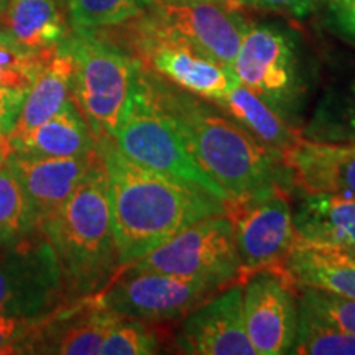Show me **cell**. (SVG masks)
Returning <instances> with one entry per match:
<instances>
[{"mask_svg":"<svg viewBox=\"0 0 355 355\" xmlns=\"http://www.w3.org/2000/svg\"><path fill=\"white\" fill-rule=\"evenodd\" d=\"M40 229L58 257L71 301L97 295L121 272L102 155L74 193L40 219Z\"/></svg>","mask_w":355,"mask_h":355,"instance_id":"3957f363","label":"cell"},{"mask_svg":"<svg viewBox=\"0 0 355 355\" xmlns=\"http://www.w3.org/2000/svg\"><path fill=\"white\" fill-rule=\"evenodd\" d=\"M66 46L74 60L73 101L96 144L112 141L139 86L141 61L92 32H76Z\"/></svg>","mask_w":355,"mask_h":355,"instance_id":"277c9868","label":"cell"},{"mask_svg":"<svg viewBox=\"0 0 355 355\" xmlns=\"http://www.w3.org/2000/svg\"><path fill=\"white\" fill-rule=\"evenodd\" d=\"M119 314L102 308L94 296L63 306L44 319L32 354L96 355Z\"/></svg>","mask_w":355,"mask_h":355,"instance_id":"e0dca14e","label":"cell"},{"mask_svg":"<svg viewBox=\"0 0 355 355\" xmlns=\"http://www.w3.org/2000/svg\"><path fill=\"white\" fill-rule=\"evenodd\" d=\"M163 331L159 324L119 316L110 327L101 354L104 355H150L162 349Z\"/></svg>","mask_w":355,"mask_h":355,"instance_id":"83f0119b","label":"cell"},{"mask_svg":"<svg viewBox=\"0 0 355 355\" xmlns=\"http://www.w3.org/2000/svg\"><path fill=\"white\" fill-rule=\"evenodd\" d=\"M139 2H140L141 7H148V6H153L155 0H139Z\"/></svg>","mask_w":355,"mask_h":355,"instance_id":"8d00e7d4","label":"cell"},{"mask_svg":"<svg viewBox=\"0 0 355 355\" xmlns=\"http://www.w3.org/2000/svg\"><path fill=\"white\" fill-rule=\"evenodd\" d=\"M324 6L332 32L355 44V0H326Z\"/></svg>","mask_w":355,"mask_h":355,"instance_id":"1f68e13d","label":"cell"},{"mask_svg":"<svg viewBox=\"0 0 355 355\" xmlns=\"http://www.w3.org/2000/svg\"><path fill=\"white\" fill-rule=\"evenodd\" d=\"M43 321L0 313V354H32L33 340Z\"/></svg>","mask_w":355,"mask_h":355,"instance_id":"4dcf8cb0","label":"cell"},{"mask_svg":"<svg viewBox=\"0 0 355 355\" xmlns=\"http://www.w3.org/2000/svg\"><path fill=\"white\" fill-rule=\"evenodd\" d=\"M128 266L204 279L227 288L241 282V260L227 214L191 224Z\"/></svg>","mask_w":355,"mask_h":355,"instance_id":"ba28073f","label":"cell"},{"mask_svg":"<svg viewBox=\"0 0 355 355\" xmlns=\"http://www.w3.org/2000/svg\"><path fill=\"white\" fill-rule=\"evenodd\" d=\"M326 0H237V7H250L261 12L285 13L293 17H308Z\"/></svg>","mask_w":355,"mask_h":355,"instance_id":"d6a6232c","label":"cell"},{"mask_svg":"<svg viewBox=\"0 0 355 355\" xmlns=\"http://www.w3.org/2000/svg\"><path fill=\"white\" fill-rule=\"evenodd\" d=\"M282 158L295 189L355 196V144L300 137Z\"/></svg>","mask_w":355,"mask_h":355,"instance_id":"2e32d148","label":"cell"},{"mask_svg":"<svg viewBox=\"0 0 355 355\" xmlns=\"http://www.w3.org/2000/svg\"><path fill=\"white\" fill-rule=\"evenodd\" d=\"M304 125L301 127L304 139L355 144V79L329 89Z\"/></svg>","mask_w":355,"mask_h":355,"instance_id":"cb8c5ba5","label":"cell"},{"mask_svg":"<svg viewBox=\"0 0 355 355\" xmlns=\"http://www.w3.org/2000/svg\"><path fill=\"white\" fill-rule=\"evenodd\" d=\"M279 272L293 286H313L355 300V263L331 247L298 241Z\"/></svg>","mask_w":355,"mask_h":355,"instance_id":"ffe728a7","label":"cell"},{"mask_svg":"<svg viewBox=\"0 0 355 355\" xmlns=\"http://www.w3.org/2000/svg\"><path fill=\"white\" fill-rule=\"evenodd\" d=\"M242 285L243 321L255 354H290L298 329L296 288L279 270L248 275Z\"/></svg>","mask_w":355,"mask_h":355,"instance_id":"4fadbf2b","label":"cell"},{"mask_svg":"<svg viewBox=\"0 0 355 355\" xmlns=\"http://www.w3.org/2000/svg\"><path fill=\"white\" fill-rule=\"evenodd\" d=\"M94 148L91 127L73 99L50 121L8 140V153L28 157H74Z\"/></svg>","mask_w":355,"mask_h":355,"instance_id":"44dd1931","label":"cell"},{"mask_svg":"<svg viewBox=\"0 0 355 355\" xmlns=\"http://www.w3.org/2000/svg\"><path fill=\"white\" fill-rule=\"evenodd\" d=\"M265 146L283 153L301 137L300 128L283 121L259 96L241 83H235L222 99L212 102Z\"/></svg>","mask_w":355,"mask_h":355,"instance_id":"603a6c76","label":"cell"},{"mask_svg":"<svg viewBox=\"0 0 355 355\" xmlns=\"http://www.w3.org/2000/svg\"><path fill=\"white\" fill-rule=\"evenodd\" d=\"M97 148L107 171L110 219L122 266L148 254L191 224L227 214L225 202L135 165L112 141L99 144Z\"/></svg>","mask_w":355,"mask_h":355,"instance_id":"7a4b0ae2","label":"cell"},{"mask_svg":"<svg viewBox=\"0 0 355 355\" xmlns=\"http://www.w3.org/2000/svg\"><path fill=\"white\" fill-rule=\"evenodd\" d=\"M0 20V28L28 51H53L66 40V21L55 0H6Z\"/></svg>","mask_w":355,"mask_h":355,"instance_id":"7402d4cb","label":"cell"},{"mask_svg":"<svg viewBox=\"0 0 355 355\" xmlns=\"http://www.w3.org/2000/svg\"><path fill=\"white\" fill-rule=\"evenodd\" d=\"M127 159L146 170L201 189L229 204V196L199 166L188 145L150 91L141 64L139 86L121 130L112 140Z\"/></svg>","mask_w":355,"mask_h":355,"instance_id":"8992f818","label":"cell"},{"mask_svg":"<svg viewBox=\"0 0 355 355\" xmlns=\"http://www.w3.org/2000/svg\"><path fill=\"white\" fill-rule=\"evenodd\" d=\"M40 217L24 184L7 162L0 165V243L38 229Z\"/></svg>","mask_w":355,"mask_h":355,"instance_id":"d4e9b609","label":"cell"},{"mask_svg":"<svg viewBox=\"0 0 355 355\" xmlns=\"http://www.w3.org/2000/svg\"><path fill=\"white\" fill-rule=\"evenodd\" d=\"M334 248V250L339 252L340 255H344L345 259H349L350 261H354L355 263V245H350V247H331Z\"/></svg>","mask_w":355,"mask_h":355,"instance_id":"e575fe53","label":"cell"},{"mask_svg":"<svg viewBox=\"0 0 355 355\" xmlns=\"http://www.w3.org/2000/svg\"><path fill=\"white\" fill-rule=\"evenodd\" d=\"M144 71L155 101L229 202L273 188L293 191L282 153L265 146L211 101L175 86L145 66Z\"/></svg>","mask_w":355,"mask_h":355,"instance_id":"6da1fadb","label":"cell"},{"mask_svg":"<svg viewBox=\"0 0 355 355\" xmlns=\"http://www.w3.org/2000/svg\"><path fill=\"white\" fill-rule=\"evenodd\" d=\"M74 60L64 43L48 58L28 91L17 117L8 140L24 135L32 128L42 125L60 112L73 99Z\"/></svg>","mask_w":355,"mask_h":355,"instance_id":"d6986e66","label":"cell"},{"mask_svg":"<svg viewBox=\"0 0 355 355\" xmlns=\"http://www.w3.org/2000/svg\"><path fill=\"white\" fill-rule=\"evenodd\" d=\"M55 51L25 50L0 28V87L26 92Z\"/></svg>","mask_w":355,"mask_h":355,"instance_id":"f1b7e54d","label":"cell"},{"mask_svg":"<svg viewBox=\"0 0 355 355\" xmlns=\"http://www.w3.org/2000/svg\"><path fill=\"white\" fill-rule=\"evenodd\" d=\"M235 247L241 260V283L261 270H279L296 243L291 189L273 188L227 204Z\"/></svg>","mask_w":355,"mask_h":355,"instance_id":"30bf717a","label":"cell"},{"mask_svg":"<svg viewBox=\"0 0 355 355\" xmlns=\"http://www.w3.org/2000/svg\"><path fill=\"white\" fill-rule=\"evenodd\" d=\"M296 290L301 306L337 329L355 337V300L313 286H296Z\"/></svg>","mask_w":355,"mask_h":355,"instance_id":"f546056e","label":"cell"},{"mask_svg":"<svg viewBox=\"0 0 355 355\" xmlns=\"http://www.w3.org/2000/svg\"><path fill=\"white\" fill-rule=\"evenodd\" d=\"M146 20L168 37L183 42L217 63L232 64L248 21L232 3L155 2Z\"/></svg>","mask_w":355,"mask_h":355,"instance_id":"8fae6325","label":"cell"},{"mask_svg":"<svg viewBox=\"0 0 355 355\" xmlns=\"http://www.w3.org/2000/svg\"><path fill=\"white\" fill-rule=\"evenodd\" d=\"M230 69L239 83L301 130L309 86L298 42L290 30L248 24Z\"/></svg>","mask_w":355,"mask_h":355,"instance_id":"5b68a950","label":"cell"},{"mask_svg":"<svg viewBox=\"0 0 355 355\" xmlns=\"http://www.w3.org/2000/svg\"><path fill=\"white\" fill-rule=\"evenodd\" d=\"M298 241L324 247L355 245V196L304 193L293 209Z\"/></svg>","mask_w":355,"mask_h":355,"instance_id":"ac0fdd59","label":"cell"},{"mask_svg":"<svg viewBox=\"0 0 355 355\" xmlns=\"http://www.w3.org/2000/svg\"><path fill=\"white\" fill-rule=\"evenodd\" d=\"M101 159L99 148L74 157L8 153L6 162L24 184L40 219L63 204Z\"/></svg>","mask_w":355,"mask_h":355,"instance_id":"9a60e30c","label":"cell"},{"mask_svg":"<svg viewBox=\"0 0 355 355\" xmlns=\"http://www.w3.org/2000/svg\"><path fill=\"white\" fill-rule=\"evenodd\" d=\"M173 347L189 355H257L243 321V285L234 283L181 319Z\"/></svg>","mask_w":355,"mask_h":355,"instance_id":"5bb4252c","label":"cell"},{"mask_svg":"<svg viewBox=\"0 0 355 355\" xmlns=\"http://www.w3.org/2000/svg\"><path fill=\"white\" fill-rule=\"evenodd\" d=\"M135 50L145 68L211 102L222 99L237 83L229 66L162 33L146 19L137 26Z\"/></svg>","mask_w":355,"mask_h":355,"instance_id":"7c38bea8","label":"cell"},{"mask_svg":"<svg viewBox=\"0 0 355 355\" xmlns=\"http://www.w3.org/2000/svg\"><path fill=\"white\" fill-rule=\"evenodd\" d=\"M155 2H181V0H155ZM153 2V3H155ZM194 2H217V3H232L237 7V0H194Z\"/></svg>","mask_w":355,"mask_h":355,"instance_id":"d590c367","label":"cell"},{"mask_svg":"<svg viewBox=\"0 0 355 355\" xmlns=\"http://www.w3.org/2000/svg\"><path fill=\"white\" fill-rule=\"evenodd\" d=\"M69 303L61 265L40 225L0 243V313L46 319Z\"/></svg>","mask_w":355,"mask_h":355,"instance_id":"52a82bcc","label":"cell"},{"mask_svg":"<svg viewBox=\"0 0 355 355\" xmlns=\"http://www.w3.org/2000/svg\"><path fill=\"white\" fill-rule=\"evenodd\" d=\"M7 155H8V152H0V165H2V163L6 162Z\"/></svg>","mask_w":355,"mask_h":355,"instance_id":"74e56055","label":"cell"},{"mask_svg":"<svg viewBox=\"0 0 355 355\" xmlns=\"http://www.w3.org/2000/svg\"><path fill=\"white\" fill-rule=\"evenodd\" d=\"M68 13L74 32H94L139 19L144 7L139 0H68Z\"/></svg>","mask_w":355,"mask_h":355,"instance_id":"4316f807","label":"cell"},{"mask_svg":"<svg viewBox=\"0 0 355 355\" xmlns=\"http://www.w3.org/2000/svg\"><path fill=\"white\" fill-rule=\"evenodd\" d=\"M24 99V91L0 87V152H8V135L15 125Z\"/></svg>","mask_w":355,"mask_h":355,"instance_id":"836d02e7","label":"cell"},{"mask_svg":"<svg viewBox=\"0 0 355 355\" xmlns=\"http://www.w3.org/2000/svg\"><path fill=\"white\" fill-rule=\"evenodd\" d=\"M222 290V286L204 279L137 270L125 265L94 298L102 308L119 316L165 326L181 321Z\"/></svg>","mask_w":355,"mask_h":355,"instance_id":"9c48e42d","label":"cell"},{"mask_svg":"<svg viewBox=\"0 0 355 355\" xmlns=\"http://www.w3.org/2000/svg\"><path fill=\"white\" fill-rule=\"evenodd\" d=\"M3 3H6V0H0V10H2V7H3Z\"/></svg>","mask_w":355,"mask_h":355,"instance_id":"f35d334b","label":"cell"},{"mask_svg":"<svg viewBox=\"0 0 355 355\" xmlns=\"http://www.w3.org/2000/svg\"><path fill=\"white\" fill-rule=\"evenodd\" d=\"M296 355H355V337L298 303V329L291 352Z\"/></svg>","mask_w":355,"mask_h":355,"instance_id":"484cf974","label":"cell"}]
</instances>
